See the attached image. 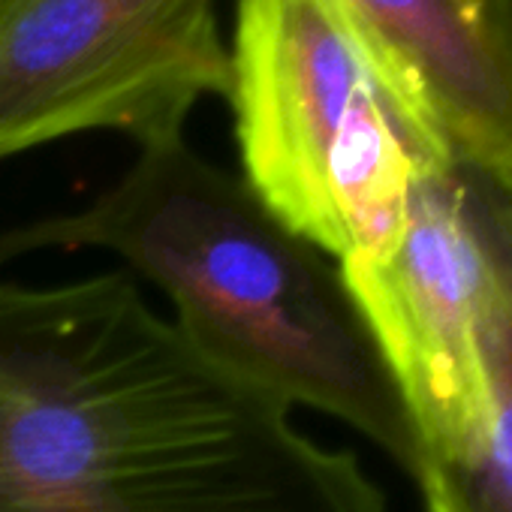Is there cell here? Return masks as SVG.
<instances>
[{"mask_svg": "<svg viewBox=\"0 0 512 512\" xmlns=\"http://www.w3.org/2000/svg\"><path fill=\"white\" fill-rule=\"evenodd\" d=\"M244 184L338 263L383 256L446 157L404 112L332 0H235L229 46Z\"/></svg>", "mask_w": 512, "mask_h": 512, "instance_id": "obj_3", "label": "cell"}, {"mask_svg": "<svg viewBox=\"0 0 512 512\" xmlns=\"http://www.w3.org/2000/svg\"><path fill=\"white\" fill-rule=\"evenodd\" d=\"M416 127L512 178V0H332Z\"/></svg>", "mask_w": 512, "mask_h": 512, "instance_id": "obj_6", "label": "cell"}, {"mask_svg": "<svg viewBox=\"0 0 512 512\" xmlns=\"http://www.w3.org/2000/svg\"><path fill=\"white\" fill-rule=\"evenodd\" d=\"M482 365L476 419L449 449L428 455L416 473L428 512H512V253L506 296Z\"/></svg>", "mask_w": 512, "mask_h": 512, "instance_id": "obj_7", "label": "cell"}, {"mask_svg": "<svg viewBox=\"0 0 512 512\" xmlns=\"http://www.w3.org/2000/svg\"><path fill=\"white\" fill-rule=\"evenodd\" d=\"M97 247L157 284L175 326L214 362L278 398L329 413L413 479L419 434L344 278L244 178L184 139L142 148L91 205L0 235V266L37 250Z\"/></svg>", "mask_w": 512, "mask_h": 512, "instance_id": "obj_2", "label": "cell"}, {"mask_svg": "<svg viewBox=\"0 0 512 512\" xmlns=\"http://www.w3.org/2000/svg\"><path fill=\"white\" fill-rule=\"evenodd\" d=\"M121 275L0 284V512H389Z\"/></svg>", "mask_w": 512, "mask_h": 512, "instance_id": "obj_1", "label": "cell"}, {"mask_svg": "<svg viewBox=\"0 0 512 512\" xmlns=\"http://www.w3.org/2000/svg\"><path fill=\"white\" fill-rule=\"evenodd\" d=\"M509 253L512 178L443 160L419 175L395 244L341 263L416 425L419 467L476 419Z\"/></svg>", "mask_w": 512, "mask_h": 512, "instance_id": "obj_5", "label": "cell"}, {"mask_svg": "<svg viewBox=\"0 0 512 512\" xmlns=\"http://www.w3.org/2000/svg\"><path fill=\"white\" fill-rule=\"evenodd\" d=\"M220 0H0V160L79 133L184 139L226 97Z\"/></svg>", "mask_w": 512, "mask_h": 512, "instance_id": "obj_4", "label": "cell"}]
</instances>
